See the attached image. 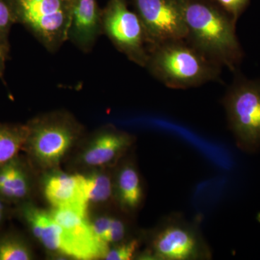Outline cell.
I'll return each mask as SVG.
<instances>
[{
	"mask_svg": "<svg viewBox=\"0 0 260 260\" xmlns=\"http://www.w3.org/2000/svg\"><path fill=\"white\" fill-rule=\"evenodd\" d=\"M187 29L186 40L222 67L238 71L244 51L237 22L213 0H179Z\"/></svg>",
	"mask_w": 260,
	"mask_h": 260,
	"instance_id": "1",
	"label": "cell"
},
{
	"mask_svg": "<svg viewBox=\"0 0 260 260\" xmlns=\"http://www.w3.org/2000/svg\"><path fill=\"white\" fill-rule=\"evenodd\" d=\"M222 68L186 39L149 47L145 67L153 78L167 88L179 90L218 81Z\"/></svg>",
	"mask_w": 260,
	"mask_h": 260,
	"instance_id": "2",
	"label": "cell"
},
{
	"mask_svg": "<svg viewBox=\"0 0 260 260\" xmlns=\"http://www.w3.org/2000/svg\"><path fill=\"white\" fill-rule=\"evenodd\" d=\"M228 126L237 148L246 153L260 152V78L249 80L236 72L221 101Z\"/></svg>",
	"mask_w": 260,
	"mask_h": 260,
	"instance_id": "3",
	"label": "cell"
},
{
	"mask_svg": "<svg viewBox=\"0 0 260 260\" xmlns=\"http://www.w3.org/2000/svg\"><path fill=\"white\" fill-rule=\"evenodd\" d=\"M15 23L20 24L48 51L68 42L73 0H6Z\"/></svg>",
	"mask_w": 260,
	"mask_h": 260,
	"instance_id": "4",
	"label": "cell"
},
{
	"mask_svg": "<svg viewBox=\"0 0 260 260\" xmlns=\"http://www.w3.org/2000/svg\"><path fill=\"white\" fill-rule=\"evenodd\" d=\"M143 259L204 260L213 254L199 228L179 214L162 219L148 237Z\"/></svg>",
	"mask_w": 260,
	"mask_h": 260,
	"instance_id": "5",
	"label": "cell"
},
{
	"mask_svg": "<svg viewBox=\"0 0 260 260\" xmlns=\"http://www.w3.org/2000/svg\"><path fill=\"white\" fill-rule=\"evenodd\" d=\"M27 126L28 135L25 147L36 160L46 167L60 161L82 131L74 118L64 112L36 118Z\"/></svg>",
	"mask_w": 260,
	"mask_h": 260,
	"instance_id": "6",
	"label": "cell"
},
{
	"mask_svg": "<svg viewBox=\"0 0 260 260\" xmlns=\"http://www.w3.org/2000/svg\"><path fill=\"white\" fill-rule=\"evenodd\" d=\"M102 30L119 52L145 68L148 57V41L139 16L129 10L126 0H109L102 9Z\"/></svg>",
	"mask_w": 260,
	"mask_h": 260,
	"instance_id": "7",
	"label": "cell"
},
{
	"mask_svg": "<svg viewBox=\"0 0 260 260\" xmlns=\"http://www.w3.org/2000/svg\"><path fill=\"white\" fill-rule=\"evenodd\" d=\"M133 3L144 28L148 47L187 37L179 0H133Z\"/></svg>",
	"mask_w": 260,
	"mask_h": 260,
	"instance_id": "8",
	"label": "cell"
},
{
	"mask_svg": "<svg viewBox=\"0 0 260 260\" xmlns=\"http://www.w3.org/2000/svg\"><path fill=\"white\" fill-rule=\"evenodd\" d=\"M102 35V9L97 0H73L68 41L89 53Z\"/></svg>",
	"mask_w": 260,
	"mask_h": 260,
	"instance_id": "9",
	"label": "cell"
},
{
	"mask_svg": "<svg viewBox=\"0 0 260 260\" xmlns=\"http://www.w3.org/2000/svg\"><path fill=\"white\" fill-rule=\"evenodd\" d=\"M133 143V135L113 126H106L93 137L82 159L89 167L111 165L117 162Z\"/></svg>",
	"mask_w": 260,
	"mask_h": 260,
	"instance_id": "10",
	"label": "cell"
},
{
	"mask_svg": "<svg viewBox=\"0 0 260 260\" xmlns=\"http://www.w3.org/2000/svg\"><path fill=\"white\" fill-rule=\"evenodd\" d=\"M44 194L54 208H88L85 192V178L80 174H56L47 179Z\"/></svg>",
	"mask_w": 260,
	"mask_h": 260,
	"instance_id": "11",
	"label": "cell"
},
{
	"mask_svg": "<svg viewBox=\"0 0 260 260\" xmlns=\"http://www.w3.org/2000/svg\"><path fill=\"white\" fill-rule=\"evenodd\" d=\"M114 186L121 209L129 213L139 209L144 199V189L139 172L133 162H124L119 168Z\"/></svg>",
	"mask_w": 260,
	"mask_h": 260,
	"instance_id": "12",
	"label": "cell"
},
{
	"mask_svg": "<svg viewBox=\"0 0 260 260\" xmlns=\"http://www.w3.org/2000/svg\"><path fill=\"white\" fill-rule=\"evenodd\" d=\"M30 191L28 172L18 157L0 167V198L18 203L26 199Z\"/></svg>",
	"mask_w": 260,
	"mask_h": 260,
	"instance_id": "13",
	"label": "cell"
},
{
	"mask_svg": "<svg viewBox=\"0 0 260 260\" xmlns=\"http://www.w3.org/2000/svg\"><path fill=\"white\" fill-rule=\"evenodd\" d=\"M28 135L27 124L0 123V167L18 157Z\"/></svg>",
	"mask_w": 260,
	"mask_h": 260,
	"instance_id": "14",
	"label": "cell"
},
{
	"mask_svg": "<svg viewBox=\"0 0 260 260\" xmlns=\"http://www.w3.org/2000/svg\"><path fill=\"white\" fill-rule=\"evenodd\" d=\"M85 178V192L88 203H104L112 198L114 186L109 174L94 172Z\"/></svg>",
	"mask_w": 260,
	"mask_h": 260,
	"instance_id": "15",
	"label": "cell"
},
{
	"mask_svg": "<svg viewBox=\"0 0 260 260\" xmlns=\"http://www.w3.org/2000/svg\"><path fill=\"white\" fill-rule=\"evenodd\" d=\"M32 251L23 239L13 234L0 237V260H29Z\"/></svg>",
	"mask_w": 260,
	"mask_h": 260,
	"instance_id": "16",
	"label": "cell"
},
{
	"mask_svg": "<svg viewBox=\"0 0 260 260\" xmlns=\"http://www.w3.org/2000/svg\"><path fill=\"white\" fill-rule=\"evenodd\" d=\"M140 241L138 239L124 240L109 248L104 259L130 260L134 258L139 249Z\"/></svg>",
	"mask_w": 260,
	"mask_h": 260,
	"instance_id": "17",
	"label": "cell"
},
{
	"mask_svg": "<svg viewBox=\"0 0 260 260\" xmlns=\"http://www.w3.org/2000/svg\"><path fill=\"white\" fill-rule=\"evenodd\" d=\"M15 24L14 17L6 0H0V39L10 45V30Z\"/></svg>",
	"mask_w": 260,
	"mask_h": 260,
	"instance_id": "18",
	"label": "cell"
},
{
	"mask_svg": "<svg viewBox=\"0 0 260 260\" xmlns=\"http://www.w3.org/2000/svg\"><path fill=\"white\" fill-rule=\"evenodd\" d=\"M127 234V227L124 220L116 217H112V223L108 232L106 242L109 244H119L125 240Z\"/></svg>",
	"mask_w": 260,
	"mask_h": 260,
	"instance_id": "19",
	"label": "cell"
},
{
	"mask_svg": "<svg viewBox=\"0 0 260 260\" xmlns=\"http://www.w3.org/2000/svg\"><path fill=\"white\" fill-rule=\"evenodd\" d=\"M237 22L249 5V0H213Z\"/></svg>",
	"mask_w": 260,
	"mask_h": 260,
	"instance_id": "20",
	"label": "cell"
},
{
	"mask_svg": "<svg viewBox=\"0 0 260 260\" xmlns=\"http://www.w3.org/2000/svg\"><path fill=\"white\" fill-rule=\"evenodd\" d=\"M112 220V217L102 216L95 219L93 223H90L94 234H95L98 240L104 243V244H107V245H109V244L106 242V239H107L108 232H109Z\"/></svg>",
	"mask_w": 260,
	"mask_h": 260,
	"instance_id": "21",
	"label": "cell"
},
{
	"mask_svg": "<svg viewBox=\"0 0 260 260\" xmlns=\"http://www.w3.org/2000/svg\"><path fill=\"white\" fill-rule=\"evenodd\" d=\"M10 46L0 39V79L5 81V72L7 61L9 59Z\"/></svg>",
	"mask_w": 260,
	"mask_h": 260,
	"instance_id": "22",
	"label": "cell"
},
{
	"mask_svg": "<svg viewBox=\"0 0 260 260\" xmlns=\"http://www.w3.org/2000/svg\"><path fill=\"white\" fill-rule=\"evenodd\" d=\"M6 202L0 198V226L2 224L4 223L5 218L8 213V207H7Z\"/></svg>",
	"mask_w": 260,
	"mask_h": 260,
	"instance_id": "23",
	"label": "cell"
}]
</instances>
